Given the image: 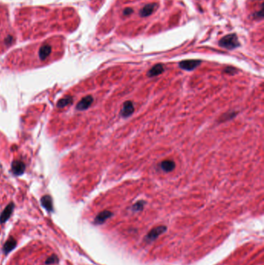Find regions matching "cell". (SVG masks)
<instances>
[{"label":"cell","instance_id":"2","mask_svg":"<svg viewBox=\"0 0 264 265\" xmlns=\"http://www.w3.org/2000/svg\"><path fill=\"white\" fill-rule=\"evenodd\" d=\"M201 61L199 60H187L180 62V68L186 71H191L200 65Z\"/></svg>","mask_w":264,"mask_h":265},{"label":"cell","instance_id":"14","mask_svg":"<svg viewBox=\"0 0 264 265\" xmlns=\"http://www.w3.org/2000/svg\"><path fill=\"white\" fill-rule=\"evenodd\" d=\"M41 203L42 205L47 211H52L53 210V202L51 198L49 196H45L42 198L41 199Z\"/></svg>","mask_w":264,"mask_h":265},{"label":"cell","instance_id":"13","mask_svg":"<svg viewBox=\"0 0 264 265\" xmlns=\"http://www.w3.org/2000/svg\"><path fill=\"white\" fill-rule=\"evenodd\" d=\"M16 246V240L13 237H10L9 240L5 243L3 246V251L5 254L10 253L11 250H13Z\"/></svg>","mask_w":264,"mask_h":265},{"label":"cell","instance_id":"11","mask_svg":"<svg viewBox=\"0 0 264 265\" xmlns=\"http://www.w3.org/2000/svg\"><path fill=\"white\" fill-rule=\"evenodd\" d=\"M160 168L165 172H170L175 168V163L171 160H166L161 162Z\"/></svg>","mask_w":264,"mask_h":265},{"label":"cell","instance_id":"10","mask_svg":"<svg viewBox=\"0 0 264 265\" xmlns=\"http://www.w3.org/2000/svg\"><path fill=\"white\" fill-rule=\"evenodd\" d=\"M164 71V66L162 64H156L155 66H153L152 68H151L150 71L147 73V75L149 77H155V76H157L160 74H162Z\"/></svg>","mask_w":264,"mask_h":265},{"label":"cell","instance_id":"16","mask_svg":"<svg viewBox=\"0 0 264 265\" xmlns=\"http://www.w3.org/2000/svg\"><path fill=\"white\" fill-rule=\"evenodd\" d=\"M144 204L145 202L143 201L138 202H136V203L133 206V211H140V210L143 209V206H144Z\"/></svg>","mask_w":264,"mask_h":265},{"label":"cell","instance_id":"1","mask_svg":"<svg viewBox=\"0 0 264 265\" xmlns=\"http://www.w3.org/2000/svg\"><path fill=\"white\" fill-rule=\"evenodd\" d=\"M219 45L224 48L232 50L239 46L237 36L235 34H229L222 37L219 41Z\"/></svg>","mask_w":264,"mask_h":265},{"label":"cell","instance_id":"15","mask_svg":"<svg viewBox=\"0 0 264 265\" xmlns=\"http://www.w3.org/2000/svg\"><path fill=\"white\" fill-rule=\"evenodd\" d=\"M71 102H72V98H71V97H66L64 99H60V100L58 102V106L60 107V108H62V107L66 106L69 104Z\"/></svg>","mask_w":264,"mask_h":265},{"label":"cell","instance_id":"5","mask_svg":"<svg viewBox=\"0 0 264 265\" xmlns=\"http://www.w3.org/2000/svg\"><path fill=\"white\" fill-rule=\"evenodd\" d=\"M93 103V97L91 95H88L85 97L77 104V109L78 110H85L87 109Z\"/></svg>","mask_w":264,"mask_h":265},{"label":"cell","instance_id":"8","mask_svg":"<svg viewBox=\"0 0 264 265\" xmlns=\"http://www.w3.org/2000/svg\"><path fill=\"white\" fill-rule=\"evenodd\" d=\"M112 216V213L110 211H108V210L102 212V213H99L96 216V218L94 219V223H96V224H102V223H104L105 221L107 220Z\"/></svg>","mask_w":264,"mask_h":265},{"label":"cell","instance_id":"7","mask_svg":"<svg viewBox=\"0 0 264 265\" xmlns=\"http://www.w3.org/2000/svg\"><path fill=\"white\" fill-rule=\"evenodd\" d=\"M156 8H157V4L156 3L148 4L147 6H145L140 12L141 16H143V17L149 16L151 15L155 11Z\"/></svg>","mask_w":264,"mask_h":265},{"label":"cell","instance_id":"19","mask_svg":"<svg viewBox=\"0 0 264 265\" xmlns=\"http://www.w3.org/2000/svg\"><path fill=\"white\" fill-rule=\"evenodd\" d=\"M133 13V10L132 8H126V9H125V10H123V14L125 16L131 15Z\"/></svg>","mask_w":264,"mask_h":265},{"label":"cell","instance_id":"6","mask_svg":"<svg viewBox=\"0 0 264 265\" xmlns=\"http://www.w3.org/2000/svg\"><path fill=\"white\" fill-rule=\"evenodd\" d=\"M14 205L13 203H10V205H7V207H6V209H4L3 212L2 213L1 216H0V223H6V221L9 219V218L10 217V216L12 215V213L13 211Z\"/></svg>","mask_w":264,"mask_h":265},{"label":"cell","instance_id":"3","mask_svg":"<svg viewBox=\"0 0 264 265\" xmlns=\"http://www.w3.org/2000/svg\"><path fill=\"white\" fill-rule=\"evenodd\" d=\"M166 227L164 226H160V227H156L154 229H153L150 231L147 236V240L148 241H152V240H155L160 236V234H162L163 233H164L166 231Z\"/></svg>","mask_w":264,"mask_h":265},{"label":"cell","instance_id":"18","mask_svg":"<svg viewBox=\"0 0 264 265\" xmlns=\"http://www.w3.org/2000/svg\"><path fill=\"white\" fill-rule=\"evenodd\" d=\"M225 72L227 74H230V75H234L236 72V71H235V68H232V67H229V68L225 69Z\"/></svg>","mask_w":264,"mask_h":265},{"label":"cell","instance_id":"4","mask_svg":"<svg viewBox=\"0 0 264 265\" xmlns=\"http://www.w3.org/2000/svg\"><path fill=\"white\" fill-rule=\"evenodd\" d=\"M133 112H134V107H133V103L131 101H126L124 103L120 113H121L122 116L128 117V116H131Z\"/></svg>","mask_w":264,"mask_h":265},{"label":"cell","instance_id":"12","mask_svg":"<svg viewBox=\"0 0 264 265\" xmlns=\"http://www.w3.org/2000/svg\"><path fill=\"white\" fill-rule=\"evenodd\" d=\"M25 170V165L19 161H14L13 164V171L15 174H22Z\"/></svg>","mask_w":264,"mask_h":265},{"label":"cell","instance_id":"17","mask_svg":"<svg viewBox=\"0 0 264 265\" xmlns=\"http://www.w3.org/2000/svg\"><path fill=\"white\" fill-rule=\"evenodd\" d=\"M58 261V258L56 255H52L50 258H47V260L46 261V264H55Z\"/></svg>","mask_w":264,"mask_h":265},{"label":"cell","instance_id":"9","mask_svg":"<svg viewBox=\"0 0 264 265\" xmlns=\"http://www.w3.org/2000/svg\"><path fill=\"white\" fill-rule=\"evenodd\" d=\"M50 53H51V47L48 44H45L41 47L39 50V57L41 60L44 61L48 58Z\"/></svg>","mask_w":264,"mask_h":265}]
</instances>
